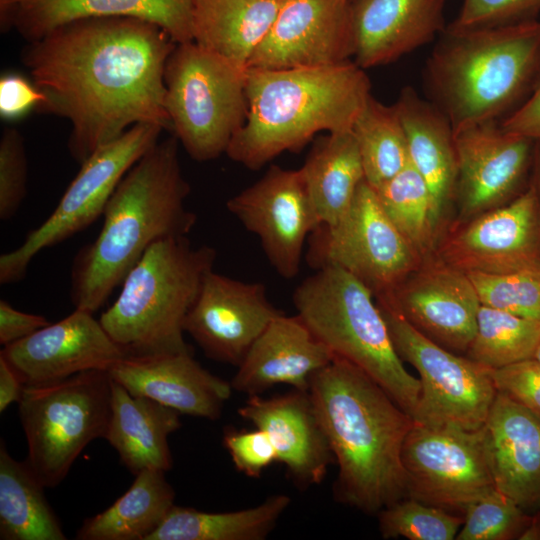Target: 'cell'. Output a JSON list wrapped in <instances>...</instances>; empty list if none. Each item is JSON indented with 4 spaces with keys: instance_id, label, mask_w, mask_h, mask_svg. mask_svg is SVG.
Here are the masks:
<instances>
[{
    "instance_id": "cell-1",
    "label": "cell",
    "mask_w": 540,
    "mask_h": 540,
    "mask_svg": "<svg viewBox=\"0 0 540 540\" xmlns=\"http://www.w3.org/2000/svg\"><path fill=\"white\" fill-rule=\"evenodd\" d=\"M176 44L152 22L91 17L29 42L22 61L46 97L40 110L70 122L68 149L81 164L136 124L170 130L164 72Z\"/></svg>"
},
{
    "instance_id": "cell-2",
    "label": "cell",
    "mask_w": 540,
    "mask_h": 540,
    "mask_svg": "<svg viewBox=\"0 0 540 540\" xmlns=\"http://www.w3.org/2000/svg\"><path fill=\"white\" fill-rule=\"evenodd\" d=\"M308 391L338 466L339 501L378 514L406 497L402 448L412 416L364 371L336 356L313 375Z\"/></svg>"
},
{
    "instance_id": "cell-3",
    "label": "cell",
    "mask_w": 540,
    "mask_h": 540,
    "mask_svg": "<svg viewBox=\"0 0 540 540\" xmlns=\"http://www.w3.org/2000/svg\"><path fill=\"white\" fill-rule=\"evenodd\" d=\"M173 135L155 143L125 174L103 213L102 228L75 255L70 297L96 312L155 242L187 236L197 222L186 200L190 185Z\"/></svg>"
},
{
    "instance_id": "cell-4",
    "label": "cell",
    "mask_w": 540,
    "mask_h": 540,
    "mask_svg": "<svg viewBox=\"0 0 540 540\" xmlns=\"http://www.w3.org/2000/svg\"><path fill=\"white\" fill-rule=\"evenodd\" d=\"M371 95L365 69L354 60L312 68H247V117L226 154L260 169L319 132L352 130Z\"/></svg>"
},
{
    "instance_id": "cell-5",
    "label": "cell",
    "mask_w": 540,
    "mask_h": 540,
    "mask_svg": "<svg viewBox=\"0 0 540 540\" xmlns=\"http://www.w3.org/2000/svg\"><path fill=\"white\" fill-rule=\"evenodd\" d=\"M540 71V21L456 29L439 36L424 66L427 99L453 130L501 121L528 96Z\"/></svg>"
},
{
    "instance_id": "cell-6",
    "label": "cell",
    "mask_w": 540,
    "mask_h": 540,
    "mask_svg": "<svg viewBox=\"0 0 540 540\" xmlns=\"http://www.w3.org/2000/svg\"><path fill=\"white\" fill-rule=\"evenodd\" d=\"M215 260L213 247H195L187 236L153 243L127 273L101 325L126 356L192 351L185 319Z\"/></svg>"
},
{
    "instance_id": "cell-7",
    "label": "cell",
    "mask_w": 540,
    "mask_h": 540,
    "mask_svg": "<svg viewBox=\"0 0 540 540\" xmlns=\"http://www.w3.org/2000/svg\"><path fill=\"white\" fill-rule=\"evenodd\" d=\"M292 299L296 314L334 356L364 371L413 416L420 380L404 367L369 288L346 271L329 266L304 279Z\"/></svg>"
},
{
    "instance_id": "cell-8",
    "label": "cell",
    "mask_w": 540,
    "mask_h": 540,
    "mask_svg": "<svg viewBox=\"0 0 540 540\" xmlns=\"http://www.w3.org/2000/svg\"><path fill=\"white\" fill-rule=\"evenodd\" d=\"M170 130L196 161L226 151L247 117L246 69L194 41L177 43L164 72Z\"/></svg>"
},
{
    "instance_id": "cell-9",
    "label": "cell",
    "mask_w": 540,
    "mask_h": 540,
    "mask_svg": "<svg viewBox=\"0 0 540 540\" xmlns=\"http://www.w3.org/2000/svg\"><path fill=\"white\" fill-rule=\"evenodd\" d=\"M112 378L108 370H90L39 385H24L18 403L27 441L25 462L46 488L67 476L86 446L105 438Z\"/></svg>"
},
{
    "instance_id": "cell-10",
    "label": "cell",
    "mask_w": 540,
    "mask_h": 540,
    "mask_svg": "<svg viewBox=\"0 0 540 540\" xmlns=\"http://www.w3.org/2000/svg\"><path fill=\"white\" fill-rule=\"evenodd\" d=\"M163 130L157 124H136L83 161L50 216L20 246L0 256V283L19 282L40 251L69 239L103 215L121 179L159 141Z\"/></svg>"
},
{
    "instance_id": "cell-11",
    "label": "cell",
    "mask_w": 540,
    "mask_h": 540,
    "mask_svg": "<svg viewBox=\"0 0 540 540\" xmlns=\"http://www.w3.org/2000/svg\"><path fill=\"white\" fill-rule=\"evenodd\" d=\"M308 243L306 259L311 267H338L362 282L375 298L390 294L423 260L366 180L343 217L332 226H319Z\"/></svg>"
},
{
    "instance_id": "cell-12",
    "label": "cell",
    "mask_w": 540,
    "mask_h": 540,
    "mask_svg": "<svg viewBox=\"0 0 540 540\" xmlns=\"http://www.w3.org/2000/svg\"><path fill=\"white\" fill-rule=\"evenodd\" d=\"M376 302L398 355L420 376L414 422L466 430L482 428L497 394L490 369L438 345L388 304Z\"/></svg>"
},
{
    "instance_id": "cell-13",
    "label": "cell",
    "mask_w": 540,
    "mask_h": 540,
    "mask_svg": "<svg viewBox=\"0 0 540 540\" xmlns=\"http://www.w3.org/2000/svg\"><path fill=\"white\" fill-rule=\"evenodd\" d=\"M402 463L406 497L456 514L496 489L485 426L466 430L414 422Z\"/></svg>"
},
{
    "instance_id": "cell-14",
    "label": "cell",
    "mask_w": 540,
    "mask_h": 540,
    "mask_svg": "<svg viewBox=\"0 0 540 540\" xmlns=\"http://www.w3.org/2000/svg\"><path fill=\"white\" fill-rule=\"evenodd\" d=\"M435 254L466 273L502 274L540 267V201L532 182L509 203L450 223Z\"/></svg>"
},
{
    "instance_id": "cell-15",
    "label": "cell",
    "mask_w": 540,
    "mask_h": 540,
    "mask_svg": "<svg viewBox=\"0 0 540 540\" xmlns=\"http://www.w3.org/2000/svg\"><path fill=\"white\" fill-rule=\"evenodd\" d=\"M454 139L457 217L450 223L501 207L529 185L535 141L504 130L496 120L460 127Z\"/></svg>"
},
{
    "instance_id": "cell-16",
    "label": "cell",
    "mask_w": 540,
    "mask_h": 540,
    "mask_svg": "<svg viewBox=\"0 0 540 540\" xmlns=\"http://www.w3.org/2000/svg\"><path fill=\"white\" fill-rule=\"evenodd\" d=\"M226 207L255 234L275 271L294 278L303 249L318 228L300 169L272 165L254 184L231 197Z\"/></svg>"
},
{
    "instance_id": "cell-17",
    "label": "cell",
    "mask_w": 540,
    "mask_h": 540,
    "mask_svg": "<svg viewBox=\"0 0 540 540\" xmlns=\"http://www.w3.org/2000/svg\"><path fill=\"white\" fill-rule=\"evenodd\" d=\"M354 55L351 0H283L247 68L323 67L349 61Z\"/></svg>"
},
{
    "instance_id": "cell-18",
    "label": "cell",
    "mask_w": 540,
    "mask_h": 540,
    "mask_svg": "<svg viewBox=\"0 0 540 540\" xmlns=\"http://www.w3.org/2000/svg\"><path fill=\"white\" fill-rule=\"evenodd\" d=\"M401 314L427 338L457 354H466L476 333L481 306L467 273L435 253L390 294L375 298Z\"/></svg>"
},
{
    "instance_id": "cell-19",
    "label": "cell",
    "mask_w": 540,
    "mask_h": 540,
    "mask_svg": "<svg viewBox=\"0 0 540 540\" xmlns=\"http://www.w3.org/2000/svg\"><path fill=\"white\" fill-rule=\"evenodd\" d=\"M264 284L209 271L184 323L204 353L238 366L267 325L281 314Z\"/></svg>"
},
{
    "instance_id": "cell-20",
    "label": "cell",
    "mask_w": 540,
    "mask_h": 540,
    "mask_svg": "<svg viewBox=\"0 0 540 540\" xmlns=\"http://www.w3.org/2000/svg\"><path fill=\"white\" fill-rule=\"evenodd\" d=\"M0 356L24 385H39L90 370L109 371L126 355L92 312L75 308L59 322L4 346Z\"/></svg>"
},
{
    "instance_id": "cell-21",
    "label": "cell",
    "mask_w": 540,
    "mask_h": 540,
    "mask_svg": "<svg viewBox=\"0 0 540 540\" xmlns=\"http://www.w3.org/2000/svg\"><path fill=\"white\" fill-rule=\"evenodd\" d=\"M111 378L132 395L153 399L179 413L209 420L221 416L231 383L213 375L192 351L125 356L110 369Z\"/></svg>"
},
{
    "instance_id": "cell-22",
    "label": "cell",
    "mask_w": 540,
    "mask_h": 540,
    "mask_svg": "<svg viewBox=\"0 0 540 540\" xmlns=\"http://www.w3.org/2000/svg\"><path fill=\"white\" fill-rule=\"evenodd\" d=\"M239 415L263 430L279 462L301 486L319 484L334 461L308 390L263 398L251 395Z\"/></svg>"
},
{
    "instance_id": "cell-23",
    "label": "cell",
    "mask_w": 540,
    "mask_h": 540,
    "mask_svg": "<svg viewBox=\"0 0 540 540\" xmlns=\"http://www.w3.org/2000/svg\"><path fill=\"white\" fill-rule=\"evenodd\" d=\"M333 358L297 314L281 313L255 340L230 383L234 390L249 396L279 384L309 390L313 375Z\"/></svg>"
},
{
    "instance_id": "cell-24",
    "label": "cell",
    "mask_w": 540,
    "mask_h": 540,
    "mask_svg": "<svg viewBox=\"0 0 540 540\" xmlns=\"http://www.w3.org/2000/svg\"><path fill=\"white\" fill-rule=\"evenodd\" d=\"M445 0H355L354 61L386 65L432 42L445 30Z\"/></svg>"
},
{
    "instance_id": "cell-25",
    "label": "cell",
    "mask_w": 540,
    "mask_h": 540,
    "mask_svg": "<svg viewBox=\"0 0 540 540\" xmlns=\"http://www.w3.org/2000/svg\"><path fill=\"white\" fill-rule=\"evenodd\" d=\"M484 426L496 489L540 509V416L497 392Z\"/></svg>"
},
{
    "instance_id": "cell-26",
    "label": "cell",
    "mask_w": 540,
    "mask_h": 540,
    "mask_svg": "<svg viewBox=\"0 0 540 540\" xmlns=\"http://www.w3.org/2000/svg\"><path fill=\"white\" fill-rule=\"evenodd\" d=\"M394 106L405 131L410 164L426 182L445 231L458 176L453 127L435 104L410 86L400 91Z\"/></svg>"
},
{
    "instance_id": "cell-27",
    "label": "cell",
    "mask_w": 540,
    "mask_h": 540,
    "mask_svg": "<svg viewBox=\"0 0 540 540\" xmlns=\"http://www.w3.org/2000/svg\"><path fill=\"white\" fill-rule=\"evenodd\" d=\"M91 17L138 18L160 26L176 43L193 41L192 0H18L13 26L31 42Z\"/></svg>"
},
{
    "instance_id": "cell-28",
    "label": "cell",
    "mask_w": 540,
    "mask_h": 540,
    "mask_svg": "<svg viewBox=\"0 0 540 540\" xmlns=\"http://www.w3.org/2000/svg\"><path fill=\"white\" fill-rule=\"evenodd\" d=\"M111 415L105 439L134 475L143 470L167 472L173 466L168 437L181 427L177 410L132 395L112 379Z\"/></svg>"
},
{
    "instance_id": "cell-29",
    "label": "cell",
    "mask_w": 540,
    "mask_h": 540,
    "mask_svg": "<svg viewBox=\"0 0 540 540\" xmlns=\"http://www.w3.org/2000/svg\"><path fill=\"white\" fill-rule=\"evenodd\" d=\"M283 0H192L193 41L234 65L248 63Z\"/></svg>"
},
{
    "instance_id": "cell-30",
    "label": "cell",
    "mask_w": 540,
    "mask_h": 540,
    "mask_svg": "<svg viewBox=\"0 0 540 540\" xmlns=\"http://www.w3.org/2000/svg\"><path fill=\"white\" fill-rule=\"evenodd\" d=\"M318 227L336 224L365 180L352 130L319 138L300 168Z\"/></svg>"
},
{
    "instance_id": "cell-31",
    "label": "cell",
    "mask_w": 540,
    "mask_h": 540,
    "mask_svg": "<svg viewBox=\"0 0 540 540\" xmlns=\"http://www.w3.org/2000/svg\"><path fill=\"white\" fill-rule=\"evenodd\" d=\"M106 510L84 520L78 540H147L175 505V492L161 470H143Z\"/></svg>"
},
{
    "instance_id": "cell-32",
    "label": "cell",
    "mask_w": 540,
    "mask_h": 540,
    "mask_svg": "<svg viewBox=\"0 0 540 540\" xmlns=\"http://www.w3.org/2000/svg\"><path fill=\"white\" fill-rule=\"evenodd\" d=\"M46 487L25 461L14 459L0 445V539L65 540L62 526L49 505Z\"/></svg>"
},
{
    "instance_id": "cell-33",
    "label": "cell",
    "mask_w": 540,
    "mask_h": 540,
    "mask_svg": "<svg viewBox=\"0 0 540 540\" xmlns=\"http://www.w3.org/2000/svg\"><path fill=\"white\" fill-rule=\"evenodd\" d=\"M285 494L230 512H204L174 505L147 540H263L290 505Z\"/></svg>"
},
{
    "instance_id": "cell-34",
    "label": "cell",
    "mask_w": 540,
    "mask_h": 540,
    "mask_svg": "<svg viewBox=\"0 0 540 540\" xmlns=\"http://www.w3.org/2000/svg\"><path fill=\"white\" fill-rule=\"evenodd\" d=\"M375 191L387 216L420 257L434 254L444 229L417 170L409 163Z\"/></svg>"
},
{
    "instance_id": "cell-35",
    "label": "cell",
    "mask_w": 540,
    "mask_h": 540,
    "mask_svg": "<svg viewBox=\"0 0 540 540\" xmlns=\"http://www.w3.org/2000/svg\"><path fill=\"white\" fill-rule=\"evenodd\" d=\"M366 182L377 189L409 163L407 139L393 105L379 102L372 95L352 127Z\"/></svg>"
},
{
    "instance_id": "cell-36",
    "label": "cell",
    "mask_w": 540,
    "mask_h": 540,
    "mask_svg": "<svg viewBox=\"0 0 540 540\" xmlns=\"http://www.w3.org/2000/svg\"><path fill=\"white\" fill-rule=\"evenodd\" d=\"M539 344L540 321L481 305L465 356L494 370L534 358Z\"/></svg>"
},
{
    "instance_id": "cell-37",
    "label": "cell",
    "mask_w": 540,
    "mask_h": 540,
    "mask_svg": "<svg viewBox=\"0 0 540 540\" xmlns=\"http://www.w3.org/2000/svg\"><path fill=\"white\" fill-rule=\"evenodd\" d=\"M383 538L453 540L463 524V515L404 497L378 513Z\"/></svg>"
},
{
    "instance_id": "cell-38",
    "label": "cell",
    "mask_w": 540,
    "mask_h": 540,
    "mask_svg": "<svg viewBox=\"0 0 540 540\" xmlns=\"http://www.w3.org/2000/svg\"><path fill=\"white\" fill-rule=\"evenodd\" d=\"M481 305L540 321V267L502 274L468 272Z\"/></svg>"
},
{
    "instance_id": "cell-39",
    "label": "cell",
    "mask_w": 540,
    "mask_h": 540,
    "mask_svg": "<svg viewBox=\"0 0 540 540\" xmlns=\"http://www.w3.org/2000/svg\"><path fill=\"white\" fill-rule=\"evenodd\" d=\"M463 517L457 540L518 539L531 519V515L497 489L473 502Z\"/></svg>"
},
{
    "instance_id": "cell-40",
    "label": "cell",
    "mask_w": 540,
    "mask_h": 540,
    "mask_svg": "<svg viewBox=\"0 0 540 540\" xmlns=\"http://www.w3.org/2000/svg\"><path fill=\"white\" fill-rule=\"evenodd\" d=\"M28 162L21 134L5 129L0 139V219L12 218L27 192Z\"/></svg>"
},
{
    "instance_id": "cell-41",
    "label": "cell",
    "mask_w": 540,
    "mask_h": 540,
    "mask_svg": "<svg viewBox=\"0 0 540 540\" xmlns=\"http://www.w3.org/2000/svg\"><path fill=\"white\" fill-rule=\"evenodd\" d=\"M540 0H463L449 26L456 29L486 28L537 19Z\"/></svg>"
},
{
    "instance_id": "cell-42",
    "label": "cell",
    "mask_w": 540,
    "mask_h": 540,
    "mask_svg": "<svg viewBox=\"0 0 540 540\" xmlns=\"http://www.w3.org/2000/svg\"><path fill=\"white\" fill-rule=\"evenodd\" d=\"M223 444L237 471L258 478L273 462L278 461L276 450L268 435L261 429L224 432Z\"/></svg>"
},
{
    "instance_id": "cell-43",
    "label": "cell",
    "mask_w": 540,
    "mask_h": 540,
    "mask_svg": "<svg viewBox=\"0 0 540 540\" xmlns=\"http://www.w3.org/2000/svg\"><path fill=\"white\" fill-rule=\"evenodd\" d=\"M497 392L540 416V363L535 358L490 370Z\"/></svg>"
},
{
    "instance_id": "cell-44",
    "label": "cell",
    "mask_w": 540,
    "mask_h": 540,
    "mask_svg": "<svg viewBox=\"0 0 540 540\" xmlns=\"http://www.w3.org/2000/svg\"><path fill=\"white\" fill-rule=\"evenodd\" d=\"M45 95L23 76L5 74L0 79V115L3 119H16L33 108L41 109Z\"/></svg>"
},
{
    "instance_id": "cell-45",
    "label": "cell",
    "mask_w": 540,
    "mask_h": 540,
    "mask_svg": "<svg viewBox=\"0 0 540 540\" xmlns=\"http://www.w3.org/2000/svg\"><path fill=\"white\" fill-rule=\"evenodd\" d=\"M500 125L508 132L540 142V71L528 96Z\"/></svg>"
},
{
    "instance_id": "cell-46",
    "label": "cell",
    "mask_w": 540,
    "mask_h": 540,
    "mask_svg": "<svg viewBox=\"0 0 540 540\" xmlns=\"http://www.w3.org/2000/svg\"><path fill=\"white\" fill-rule=\"evenodd\" d=\"M49 324L44 316L19 311L8 301L0 300V344L3 346L24 339Z\"/></svg>"
},
{
    "instance_id": "cell-47",
    "label": "cell",
    "mask_w": 540,
    "mask_h": 540,
    "mask_svg": "<svg viewBox=\"0 0 540 540\" xmlns=\"http://www.w3.org/2000/svg\"><path fill=\"white\" fill-rule=\"evenodd\" d=\"M24 384L9 365L0 356V412L3 413L9 405L18 402L21 398Z\"/></svg>"
},
{
    "instance_id": "cell-48",
    "label": "cell",
    "mask_w": 540,
    "mask_h": 540,
    "mask_svg": "<svg viewBox=\"0 0 540 540\" xmlns=\"http://www.w3.org/2000/svg\"><path fill=\"white\" fill-rule=\"evenodd\" d=\"M18 0H0V22L2 30L13 26V18Z\"/></svg>"
},
{
    "instance_id": "cell-49",
    "label": "cell",
    "mask_w": 540,
    "mask_h": 540,
    "mask_svg": "<svg viewBox=\"0 0 540 540\" xmlns=\"http://www.w3.org/2000/svg\"><path fill=\"white\" fill-rule=\"evenodd\" d=\"M520 540H540V511L531 516L527 526L520 534Z\"/></svg>"
},
{
    "instance_id": "cell-50",
    "label": "cell",
    "mask_w": 540,
    "mask_h": 540,
    "mask_svg": "<svg viewBox=\"0 0 540 540\" xmlns=\"http://www.w3.org/2000/svg\"><path fill=\"white\" fill-rule=\"evenodd\" d=\"M530 181L534 185L540 201V142H535Z\"/></svg>"
},
{
    "instance_id": "cell-51",
    "label": "cell",
    "mask_w": 540,
    "mask_h": 540,
    "mask_svg": "<svg viewBox=\"0 0 540 540\" xmlns=\"http://www.w3.org/2000/svg\"><path fill=\"white\" fill-rule=\"evenodd\" d=\"M534 358L540 363V344L535 352Z\"/></svg>"
},
{
    "instance_id": "cell-52",
    "label": "cell",
    "mask_w": 540,
    "mask_h": 540,
    "mask_svg": "<svg viewBox=\"0 0 540 540\" xmlns=\"http://www.w3.org/2000/svg\"><path fill=\"white\" fill-rule=\"evenodd\" d=\"M352 2L355 1V0H351Z\"/></svg>"
}]
</instances>
